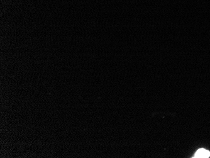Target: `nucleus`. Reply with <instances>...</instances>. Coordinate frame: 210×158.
<instances>
[{"label": "nucleus", "mask_w": 210, "mask_h": 158, "mask_svg": "<svg viewBox=\"0 0 210 158\" xmlns=\"http://www.w3.org/2000/svg\"><path fill=\"white\" fill-rule=\"evenodd\" d=\"M210 156V152L204 149H199L195 155L194 157H200V158H204V157H209Z\"/></svg>", "instance_id": "obj_1"}]
</instances>
